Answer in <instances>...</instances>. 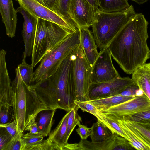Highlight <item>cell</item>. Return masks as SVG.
Wrapping results in <instances>:
<instances>
[{"label": "cell", "instance_id": "obj_1", "mask_svg": "<svg viewBox=\"0 0 150 150\" xmlns=\"http://www.w3.org/2000/svg\"><path fill=\"white\" fill-rule=\"evenodd\" d=\"M148 23L144 15L136 13L108 47L113 59L127 74H132L150 58L147 42Z\"/></svg>", "mask_w": 150, "mask_h": 150}, {"label": "cell", "instance_id": "obj_2", "mask_svg": "<svg viewBox=\"0 0 150 150\" xmlns=\"http://www.w3.org/2000/svg\"><path fill=\"white\" fill-rule=\"evenodd\" d=\"M72 52L51 77L30 86L40 100L50 109L69 111L76 104V91Z\"/></svg>", "mask_w": 150, "mask_h": 150}, {"label": "cell", "instance_id": "obj_3", "mask_svg": "<svg viewBox=\"0 0 150 150\" xmlns=\"http://www.w3.org/2000/svg\"><path fill=\"white\" fill-rule=\"evenodd\" d=\"M15 73V77L11 82L14 93L13 107L18 131L22 134L40 112L50 108L40 100L35 89L23 81L17 67Z\"/></svg>", "mask_w": 150, "mask_h": 150}, {"label": "cell", "instance_id": "obj_4", "mask_svg": "<svg viewBox=\"0 0 150 150\" xmlns=\"http://www.w3.org/2000/svg\"><path fill=\"white\" fill-rule=\"evenodd\" d=\"M135 14L132 5L126 10L118 12L107 13L99 9L96 11L91 27L96 44L100 50L108 47L115 36Z\"/></svg>", "mask_w": 150, "mask_h": 150}, {"label": "cell", "instance_id": "obj_5", "mask_svg": "<svg viewBox=\"0 0 150 150\" xmlns=\"http://www.w3.org/2000/svg\"><path fill=\"white\" fill-rule=\"evenodd\" d=\"M72 34L52 22L38 18L31 55V65L35 67L48 52Z\"/></svg>", "mask_w": 150, "mask_h": 150}, {"label": "cell", "instance_id": "obj_6", "mask_svg": "<svg viewBox=\"0 0 150 150\" xmlns=\"http://www.w3.org/2000/svg\"><path fill=\"white\" fill-rule=\"evenodd\" d=\"M80 44V30L69 35L45 55L34 72L33 81L36 83L53 75L63 61Z\"/></svg>", "mask_w": 150, "mask_h": 150}, {"label": "cell", "instance_id": "obj_7", "mask_svg": "<svg viewBox=\"0 0 150 150\" xmlns=\"http://www.w3.org/2000/svg\"><path fill=\"white\" fill-rule=\"evenodd\" d=\"M74 72L76 100L86 102L90 100L89 90L92 83L91 67L87 61L80 44L73 50Z\"/></svg>", "mask_w": 150, "mask_h": 150}, {"label": "cell", "instance_id": "obj_8", "mask_svg": "<svg viewBox=\"0 0 150 150\" xmlns=\"http://www.w3.org/2000/svg\"><path fill=\"white\" fill-rule=\"evenodd\" d=\"M116 118L134 148L142 150L144 146L146 150H150V121H135L125 117Z\"/></svg>", "mask_w": 150, "mask_h": 150}, {"label": "cell", "instance_id": "obj_9", "mask_svg": "<svg viewBox=\"0 0 150 150\" xmlns=\"http://www.w3.org/2000/svg\"><path fill=\"white\" fill-rule=\"evenodd\" d=\"M111 57L108 47L100 51L98 58L91 67L92 83L108 81L121 77L114 66Z\"/></svg>", "mask_w": 150, "mask_h": 150}, {"label": "cell", "instance_id": "obj_10", "mask_svg": "<svg viewBox=\"0 0 150 150\" xmlns=\"http://www.w3.org/2000/svg\"><path fill=\"white\" fill-rule=\"evenodd\" d=\"M132 78L121 77L110 81L92 83L89 90L90 100L100 99L120 94L134 84Z\"/></svg>", "mask_w": 150, "mask_h": 150}, {"label": "cell", "instance_id": "obj_11", "mask_svg": "<svg viewBox=\"0 0 150 150\" xmlns=\"http://www.w3.org/2000/svg\"><path fill=\"white\" fill-rule=\"evenodd\" d=\"M20 6L38 18L56 23L72 33L76 28L54 12L39 3L36 0H16Z\"/></svg>", "mask_w": 150, "mask_h": 150}, {"label": "cell", "instance_id": "obj_12", "mask_svg": "<svg viewBox=\"0 0 150 150\" xmlns=\"http://www.w3.org/2000/svg\"><path fill=\"white\" fill-rule=\"evenodd\" d=\"M150 110V100L143 93L103 112L119 118L123 117H129L135 114Z\"/></svg>", "mask_w": 150, "mask_h": 150}, {"label": "cell", "instance_id": "obj_13", "mask_svg": "<svg viewBox=\"0 0 150 150\" xmlns=\"http://www.w3.org/2000/svg\"><path fill=\"white\" fill-rule=\"evenodd\" d=\"M99 9L87 0H71L69 13L78 28H89L92 25L95 14Z\"/></svg>", "mask_w": 150, "mask_h": 150}, {"label": "cell", "instance_id": "obj_14", "mask_svg": "<svg viewBox=\"0 0 150 150\" xmlns=\"http://www.w3.org/2000/svg\"><path fill=\"white\" fill-rule=\"evenodd\" d=\"M16 11L17 13H20L22 15L24 19L22 34L25 50L22 62H25L27 57L32 54L38 17L21 6L18 8Z\"/></svg>", "mask_w": 150, "mask_h": 150}, {"label": "cell", "instance_id": "obj_15", "mask_svg": "<svg viewBox=\"0 0 150 150\" xmlns=\"http://www.w3.org/2000/svg\"><path fill=\"white\" fill-rule=\"evenodd\" d=\"M6 51H0V103L13 107L14 93L7 69L6 60Z\"/></svg>", "mask_w": 150, "mask_h": 150}, {"label": "cell", "instance_id": "obj_16", "mask_svg": "<svg viewBox=\"0 0 150 150\" xmlns=\"http://www.w3.org/2000/svg\"><path fill=\"white\" fill-rule=\"evenodd\" d=\"M0 12L6 34L9 37L15 36L17 21L16 10L12 0H0Z\"/></svg>", "mask_w": 150, "mask_h": 150}, {"label": "cell", "instance_id": "obj_17", "mask_svg": "<svg viewBox=\"0 0 150 150\" xmlns=\"http://www.w3.org/2000/svg\"><path fill=\"white\" fill-rule=\"evenodd\" d=\"M79 28L80 44L85 56L92 67L99 56L98 47L92 32L89 28Z\"/></svg>", "mask_w": 150, "mask_h": 150}, {"label": "cell", "instance_id": "obj_18", "mask_svg": "<svg viewBox=\"0 0 150 150\" xmlns=\"http://www.w3.org/2000/svg\"><path fill=\"white\" fill-rule=\"evenodd\" d=\"M132 78L150 100V62L137 68L132 74Z\"/></svg>", "mask_w": 150, "mask_h": 150}, {"label": "cell", "instance_id": "obj_19", "mask_svg": "<svg viewBox=\"0 0 150 150\" xmlns=\"http://www.w3.org/2000/svg\"><path fill=\"white\" fill-rule=\"evenodd\" d=\"M113 142L112 137L108 140L98 142L81 139L79 143H67L63 147V150H112Z\"/></svg>", "mask_w": 150, "mask_h": 150}, {"label": "cell", "instance_id": "obj_20", "mask_svg": "<svg viewBox=\"0 0 150 150\" xmlns=\"http://www.w3.org/2000/svg\"><path fill=\"white\" fill-rule=\"evenodd\" d=\"M56 109H49L40 112L35 119L39 134L43 137L50 134L53 123V119Z\"/></svg>", "mask_w": 150, "mask_h": 150}, {"label": "cell", "instance_id": "obj_21", "mask_svg": "<svg viewBox=\"0 0 150 150\" xmlns=\"http://www.w3.org/2000/svg\"><path fill=\"white\" fill-rule=\"evenodd\" d=\"M137 96H125L118 95L103 98L89 100V103L103 112L111 107L130 100Z\"/></svg>", "mask_w": 150, "mask_h": 150}, {"label": "cell", "instance_id": "obj_22", "mask_svg": "<svg viewBox=\"0 0 150 150\" xmlns=\"http://www.w3.org/2000/svg\"><path fill=\"white\" fill-rule=\"evenodd\" d=\"M70 111L63 117L56 128L49 134L47 138L58 145L62 150L63 147L67 144L65 141L67 130V120Z\"/></svg>", "mask_w": 150, "mask_h": 150}, {"label": "cell", "instance_id": "obj_23", "mask_svg": "<svg viewBox=\"0 0 150 150\" xmlns=\"http://www.w3.org/2000/svg\"><path fill=\"white\" fill-rule=\"evenodd\" d=\"M128 0H98L99 10L104 12L111 13L126 10L130 6Z\"/></svg>", "mask_w": 150, "mask_h": 150}, {"label": "cell", "instance_id": "obj_24", "mask_svg": "<svg viewBox=\"0 0 150 150\" xmlns=\"http://www.w3.org/2000/svg\"><path fill=\"white\" fill-rule=\"evenodd\" d=\"M91 141L98 142L108 140L111 137L112 133L99 121L94 123L91 127Z\"/></svg>", "mask_w": 150, "mask_h": 150}, {"label": "cell", "instance_id": "obj_25", "mask_svg": "<svg viewBox=\"0 0 150 150\" xmlns=\"http://www.w3.org/2000/svg\"><path fill=\"white\" fill-rule=\"evenodd\" d=\"M75 103L83 112L92 114L98 120L112 132V129L107 121L106 115L93 105L86 102L74 101Z\"/></svg>", "mask_w": 150, "mask_h": 150}, {"label": "cell", "instance_id": "obj_26", "mask_svg": "<svg viewBox=\"0 0 150 150\" xmlns=\"http://www.w3.org/2000/svg\"><path fill=\"white\" fill-rule=\"evenodd\" d=\"M43 137L39 134L28 132L21 136V150H31L34 147L41 143Z\"/></svg>", "mask_w": 150, "mask_h": 150}, {"label": "cell", "instance_id": "obj_27", "mask_svg": "<svg viewBox=\"0 0 150 150\" xmlns=\"http://www.w3.org/2000/svg\"><path fill=\"white\" fill-rule=\"evenodd\" d=\"M79 108L76 105L70 110L67 122V130L65 141L67 143L68 140L76 125L81 121V118L78 114V110Z\"/></svg>", "mask_w": 150, "mask_h": 150}, {"label": "cell", "instance_id": "obj_28", "mask_svg": "<svg viewBox=\"0 0 150 150\" xmlns=\"http://www.w3.org/2000/svg\"><path fill=\"white\" fill-rule=\"evenodd\" d=\"M17 68L23 81L28 85H31V83L34 82V74L33 67L31 64H28L26 62H22L18 65Z\"/></svg>", "mask_w": 150, "mask_h": 150}, {"label": "cell", "instance_id": "obj_29", "mask_svg": "<svg viewBox=\"0 0 150 150\" xmlns=\"http://www.w3.org/2000/svg\"><path fill=\"white\" fill-rule=\"evenodd\" d=\"M71 0H59L57 14L71 25L77 28V25L71 18L69 13Z\"/></svg>", "mask_w": 150, "mask_h": 150}, {"label": "cell", "instance_id": "obj_30", "mask_svg": "<svg viewBox=\"0 0 150 150\" xmlns=\"http://www.w3.org/2000/svg\"><path fill=\"white\" fill-rule=\"evenodd\" d=\"M8 104L0 103V124L12 122L15 120L13 108Z\"/></svg>", "mask_w": 150, "mask_h": 150}, {"label": "cell", "instance_id": "obj_31", "mask_svg": "<svg viewBox=\"0 0 150 150\" xmlns=\"http://www.w3.org/2000/svg\"><path fill=\"white\" fill-rule=\"evenodd\" d=\"M111 137L114 140L112 150H132L135 149L127 139L117 134H112Z\"/></svg>", "mask_w": 150, "mask_h": 150}, {"label": "cell", "instance_id": "obj_32", "mask_svg": "<svg viewBox=\"0 0 150 150\" xmlns=\"http://www.w3.org/2000/svg\"><path fill=\"white\" fill-rule=\"evenodd\" d=\"M105 115L108 122L112 129V134L115 133L127 140V136L120 126L116 117L110 115Z\"/></svg>", "mask_w": 150, "mask_h": 150}, {"label": "cell", "instance_id": "obj_33", "mask_svg": "<svg viewBox=\"0 0 150 150\" xmlns=\"http://www.w3.org/2000/svg\"><path fill=\"white\" fill-rule=\"evenodd\" d=\"M22 134L18 131L4 146L2 150H21L22 147L21 138Z\"/></svg>", "mask_w": 150, "mask_h": 150}, {"label": "cell", "instance_id": "obj_34", "mask_svg": "<svg viewBox=\"0 0 150 150\" xmlns=\"http://www.w3.org/2000/svg\"><path fill=\"white\" fill-rule=\"evenodd\" d=\"M62 150L61 148L56 144L48 139L43 140L39 144L33 148L31 150Z\"/></svg>", "mask_w": 150, "mask_h": 150}, {"label": "cell", "instance_id": "obj_35", "mask_svg": "<svg viewBox=\"0 0 150 150\" xmlns=\"http://www.w3.org/2000/svg\"><path fill=\"white\" fill-rule=\"evenodd\" d=\"M126 117L131 120L135 121H150V110L137 113L130 117Z\"/></svg>", "mask_w": 150, "mask_h": 150}, {"label": "cell", "instance_id": "obj_36", "mask_svg": "<svg viewBox=\"0 0 150 150\" xmlns=\"http://www.w3.org/2000/svg\"><path fill=\"white\" fill-rule=\"evenodd\" d=\"M143 93L139 87L134 83L128 87L119 95L125 96H137Z\"/></svg>", "mask_w": 150, "mask_h": 150}, {"label": "cell", "instance_id": "obj_37", "mask_svg": "<svg viewBox=\"0 0 150 150\" xmlns=\"http://www.w3.org/2000/svg\"><path fill=\"white\" fill-rule=\"evenodd\" d=\"M40 4L57 13L59 0H36Z\"/></svg>", "mask_w": 150, "mask_h": 150}, {"label": "cell", "instance_id": "obj_38", "mask_svg": "<svg viewBox=\"0 0 150 150\" xmlns=\"http://www.w3.org/2000/svg\"><path fill=\"white\" fill-rule=\"evenodd\" d=\"M0 127V150H2L4 146L10 141L12 137L5 128Z\"/></svg>", "mask_w": 150, "mask_h": 150}, {"label": "cell", "instance_id": "obj_39", "mask_svg": "<svg viewBox=\"0 0 150 150\" xmlns=\"http://www.w3.org/2000/svg\"><path fill=\"white\" fill-rule=\"evenodd\" d=\"M77 125L78 126V127L76 130L80 136L81 139H86L88 137L90 136L91 134V128H88L87 126L81 125L80 122Z\"/></svg>", "mask_w": 150, "mask_h": 150}, {"label": "cell", "instance_id": "obj_40", "mask_svg": "<svg viewBox=\"0 0 150 150\" xmlns=\"http://www.w3.org/2000/svg\"><path fill=\"white\" fill-rule=\"evenodd\" d=\"M0 127L5 128L12 137H13L18 132L17 124L15 120L10 122L0 124Z\"/></svg>", "mask_w": 150, "mask_h": 150}, {"label": "cell", "instance_id": "obj_41", "mask_svg": "<svg viewBox=\"0 0 150 150\" xmlns=\"http://www.w3.org/2000/svg\"><path fill=\"white\" fill-rule=\"evenodd\" d=\"M24 130L29 131V132L34 134H39L38 128L35 120L32 121L25 127Z\"/></svg>", "mask_w": 150, "mask_h": 150}, {"label": "cell", "instance_id": "obj_42", "mask_svg": "<svg viewBox=\"0 0 150 150\" xmlns=\"http://www.w3.org/2000/svg\"><path fill=\"white\" fill-rule=\"evenodd\" d=\"M89 3L94 7L99 9L98 0H87Z\"/></svg>", "mask_w": 150, "mask_h": 150}, {"label": "cell", "instance_id": "obj_43", "mask_svg": "<svg viewBox=\"0 0 150 150\" xmlns=\"http://www.w3.org/2000/svg\"><path fill=\"white\" fill-rule=\"evenodd\" d=\"M132 1L139 5H141L147 2L149 0H130Z\"/></svg>", "mask_w": 150, "mask_h": 150}]
</instances>
